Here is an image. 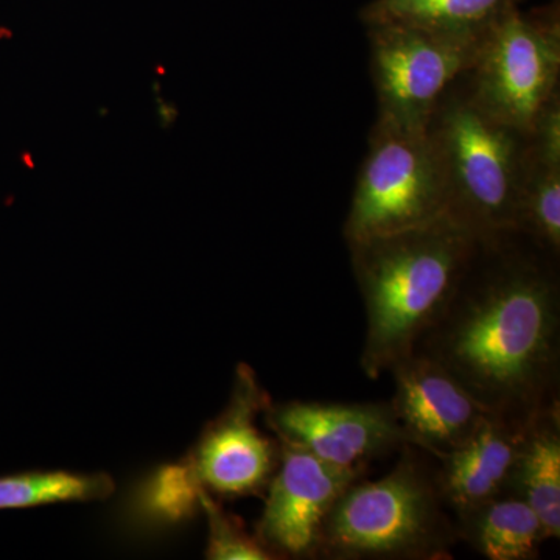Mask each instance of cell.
Segmentation results:
<instances>
[{"mask_svg": "<svg viewBox=\"0 0 560 560\" xmlns=\"http://www.w3.org/2000/svg\"><path fill=\"white\" fill-rule=\"evenodd\" d=\"M517 232L559 260L560 165L537 160L530 145L518 200Z\"/></svg>", "mask_w": 560, "mask_h": 560, "instance_id": "e0dca14e", "label": "cell"}, {"mask_svg": "<svg viewBox=\"0 0 560 560\" xmlns=\"http://www.w3.org/2000/svg\"><path fill=\"white\" fill-rule=\"evenodd\" d=\"M408 448V444H407ZM455 518L434 471L408 448L396 469L377 481H353L331 508L318 556L338 560L451 558Z\"/></svg>", "mask_w": 560, "mask_h": 560, "instance_id": "277c9868", "label": "cell"}, {"mask_svg": "<svg viewBox=\"0 0 560 560\" xmlns=\"http://www.w3.org/2000/svg\"><path fill=\"white\" fill-rule=\"evenodd\" d=\"M458 539L489 560H530L539 555L545 534L526 501L501 495L455 518Z\"/></svg>", "mask_w": 560, "mask_h": 560, "instance_id": "5bb4252c", "label": "cell"}, {"mask_svg": "<svg viewBox=\"0 0 560 560\" xmlns=\"http://www.w3.org/2000/svg\"><path fill=\"white\" fill-rule=\"evenodd\" d=\"M508 495L533 508L545 539H559L560 407L540 412L526 427Z\"/></svg>", "mask_w": 560, "mask_h": 560, "instance_id": "4fadbf2b", "label": "cell"}, {"mask_svg": "<svg viewBox=\"0 0 560 560\" xmlns=\"http://www.w3.org/2000/svg\"><path fill=\"white\" fill-rule=\"evenodd\" d=\"M525 0H371L359 11L360 21L401 22L451 35L481 38L490 25Z\"/></svg>", "mask_w": 560, "mask_h": 560, "instance_id": "9a60e30c", "label": "cell"}, {"mask_svg": "<svg viewBox=\"0 0 560 560\" xmlns=\"http://www.w3.org/2000/svg\"><path fill=\"white\" fill-rule=\"evenodd\" d=\"M526 427L488 415L466 444L441 456L434 478L453 517L508 495Z\"/></svg>", "mask_w": 560, "mask_h": 560, "instance_id": "7c38bea8", "label": "cell"}, {"mask_svg": "<svg viewBox=\"0 0 560 560\" xmlns=\"http://www.w3.org/2000/svg\"><path fill=\"white\" fill-rule=\"evenodd\" d=\"M394 377V416L408 445L441 458L474 436L490 412L436 361L420 353L399 361Z\"/></svg>", "mask_w": 560, "mask_h": 560, "instance_id": "8fae6325", "label": "cell"}, {"mask_svg": "<svg viewBox=\"0 0 560 560\" xmlns=\"http://www.w3.org/2000/svg\"><path fill=\"white\" fill-rule=\"evenodd\" d=\"M197 499L209 523V545L206 558L210 560H270L271 552L245 533L235 518L226 514L205 488L198 489Z\"/></svg>", "mask_w": 560, "mask_h": 560, "instance_id": "ac0fdd59", "label": "cell"}, {"mask_svg": "<svg viewBox=\"0 0 560 560\" xmlns=\"http://www.w3.org/2000/svg\"><path fill=\"white\" fill-rule=\"evenodd\" d=\"M268 422L283 444L294 445L340 467L360 471L378 456L405 447L390 404L289 401L268 411Z\"/></svg>", "mask_w": 560, "mask_h": 560, "instance_id": "ba28073f", "label": "cell"}, {"mask_svg": "<svg viewBox=\"0 0 560 560\" xmlns=\"http://www.w3.org/2000/svg\"><path fill=\"white\" fill-rule=\"evenodd\" d=\"M529 145L537 160L560 165V92L541 109L530 131Z\"/></svg>", "mask_w": 560, "mask_h": 560, "instance_id": "d6986e66", "label": "cell"}, {"mask_svg": "<svg viewBox=\"0 0 560 560\" xmlns=\"http://www.w3.org/2000/svg\"><path fill=\"white\" fill-rule=\"evenodd\" d=\"M440 158L447 217L480 242L517 232L529 136L480 108L464 79L427 124Z\"/></svg>", "mask_w": 560, "mask_h": 560, "instance_id": "3957f363", "label": "cell"}, {"mask_svg": "<svg viewBox=\"0 0 560 560\" xmlns=\"http://www.w3.org/2000/svg\"><path fill=\"white\" fill-rule=\"evenodd\" d=\"M116 485L106 474L28 471L0 478V511L27 510L70 501H97L113 495Z\"/></svg>", "mask_w": 560, "mask_h": 560, "instance_id": "2e32d148", "label": "cell"}, {"mask_svg": "<svg viewBox=\"0 0 560 560\" xmlns=\"http://www.w3.org/2000/svg\"><path fill=\"white\" fill-rule=\"evenodd\" d=\"M364 28L378 117L425 130L442 98L474 68L481 38L401 22H372Z\"/></svg>", "mask_w": 560, "mask_h": 560, "instance_id": "52a82bcc", "label": "cell"}, {"mask_svg": "<svg viewBox=\"0 0 560 560\" xmlns=\"http://www.w3.org/2000/svg\"><path fill=\"white\" fill-rule=\"evenodd\" d=\"M280 453L257 539L271 555L318 558L324 522L360 471L331 466L283 442Z\"/></svg>", "mask_w": 560, "mask_h": 560, "instance_id": "9c48e42d", "label": "cell"}, {"mask_svg": "<svg viewBox=\"0 0 560 560\" xmlns=\"http://www.w3.org/2000/svg\"><path fill=\"white\" fill-rule=\"evenodd\" d=\"M558 264L518 232L478 243L412 353L436 361L490 415L528 425L560 407Z\"/></svg>", "mask_w": 560, "mask_h": 560, "instance_id": "6da1fadb", "label": "cell"}, {"mask_svg": "<svg viewBox=\"0 0 560 560\" xmlns=\"http://www.w3.org/2000/svg\"><path fill=\"white\" fill-rule=\"evenodd\" d=\"M447 215L423 226L349 243L366 337L361 370L375 381L415 352L440 318L478 248Z\"/></svg>", "mask_w": 560, "mask_h": 560, "instance_id": "7a4b0ae2", "label": "cell"}, {"mask_svg": "<svg viewBox=\"0 0 560 560\" xmlns=\"http://www.w3.org/2000/svg\"><path fill=\"white\" fill-rule=\"evenodd\" d=\"M445 215L444 175L427 130L377 116L342 228L346 243L423 226Z\"/></svg>", "mask_w": 560, "mask_h": 560, "instance_id": "8992f818", "label": "cell"}, {"mask_svg": "<svg viewBox=\"0 0 560 560\" xmlns=\"http://www.w3.org/2000/svg\"><path fill=\"white\" fill-rule=\"evenodd\" d=\"M267 404L254 372L238 368L230 407L205 431L191 455V480L228 497L264 488L276 466L275 447L256 425L257 412Z\"/></svg>", "mask_w": 560, "mask_h": 560, "instance_id": "30bf717a", "label": "cell"}, {"mask_svg": "<svg viewBox=\"0 0 560 560\" xmlns=\"http://www.w3.org/2000/svg\"><path fill=\"white\" fill-rule=\"evenodd\" d=\"M560 5L510 11L482 33L474 68L464 77L470 97L503 124L530 135L559 94Z\"/></svg>", "mask_w": 560, "mask_h": 560, "instance_id": "5b68a950", "label": "cell"}]
</instances>
